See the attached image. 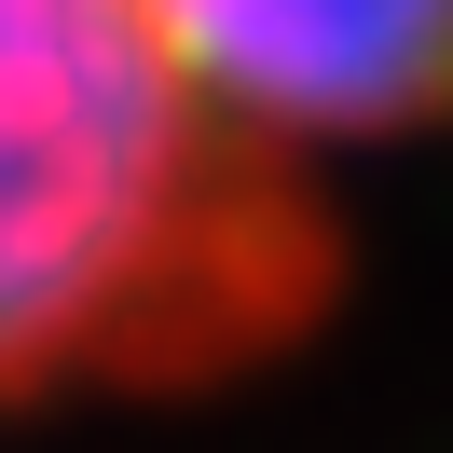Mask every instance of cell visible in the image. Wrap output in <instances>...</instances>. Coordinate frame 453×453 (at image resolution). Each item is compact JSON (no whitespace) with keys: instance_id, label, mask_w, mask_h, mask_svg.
Returning a JSON list of instances; mask_svg holds the SVG:
<instances>
[{"instance_id":"cell-2","label":"cell","mask_w":453,"mask_h":453,"mask_svg":"<svg viewBox=\"0 0 453 453\" xmlns=\"http://www.w3.org/2000/svg\"><path fill=\"white\" fill-rule=\"evenodd\" d=\"M261 151L453 124V0H138Z\"/></svg>"},{"instance_id":"cell-1","label":"cell","mask_w":453,"mask_h":453,"mask_svg":"<svg viewBox=\"0 0 453 453\" xmlns=\"http://www.w3.org/2000/svg\"><path fill=\"white\" fill-rule=\"evenodd\" d=\"M330 303V206L138 0H0V398H151Z\"/></svg>"}]
</instances>
